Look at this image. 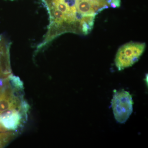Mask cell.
<instances>
[{
  "mask_svg": "<svg viewBox=\"0 0 148 148\" xmlns=\"http://www.w3.org/2000/svg\"><path fill=\"white\" fill-rule=\"evenodd\" d=\"M146 47L145 43L130 42L120 47L115 64L119 71L132 66L139 60Z\"/></svg>",
  "mask_w": 148,
  "mask_h": 148,
  "instance_id": "cell-1",
  "label": "cell"
},
{
  "mask_svg": "<svg viewBox=\"0 0 148 148\" xmlns=\"http://www.w3.org/2000/svg\"><path fill=\"white\" fill-rule=\"evenodd\" d=\"M111 104L114 116L118 122L123 123L127 121L133 112V102L129 92L124 90H114Z\"/></svg>",
  "mask_w": 148,
  "mask_h": 148,
  "instance_id": "cell-2",
  "label": "cell"
},
{
  "mask_svg": "<svg viewBox=\"0 0 148 148\" xmlns=\"http://www.w3.org/2000/svg\"><path fill=\"white\" fill-rule=\"evenodd\" d=\"M21 120V114L16 110L9 116L0 119V123L8 130H15L20 125Z\"/></svg>",
  "mask_w": 148,
  "mask_h": 148,
  "instance_id": "cell-3",
  "label": "cell"
},
{
  "mask_svg": "<svg viewBox=\"0 0 148 148\" xmlns=\"http://www.w3.org/2000/svg\"><path fill=\"white\" fill-rule=\"evenodd\" d=\"M76 8L78 13L83 16H95L90 0H76Z\"/></svg>",
  "mask_w": 148,
  "mask_h": 148,
  "instance_id": "cell-4",
  "label": "cell"
},
{
  "mask_svg": "<svg viewBox=\"0 0 148 148\" xmlns=\"http://www.w3.org/2000/svg\"><path fill=\"white\" fill-rule=\"evenodd\" d=\"M8 78L12 89L24 90V84L18 77L15 76L13 75L12 74H10Z\"/></svg>",
  "mask_w": 148,
  "mask_h": 148,
  "instance_id": "cell-5",
  "label": "cell"
},
{
  "mask_svg": "<svg viewBox=\"0 0 148 148\" xmlns=\"http://www.w3.org/2000/svg\"><path fill=\"white\" fill-rule=\"evenodd\" d=\"M10 109H15L13 106L12 101L5 98L0 99V114L4 111Z\"/></svg>",
  "mask_w": 148,
  "mask_h": 148,
  "instance_id": "cell-6",
  "label": "cell"
},
{
  "mask_svg": "<svg viewBox=\"0 0 148 148\" xmlns=\"http://www.w3.org/2000/svg\"><path fill=\"white\" fill-rule=\"evenodd\" d=\"M92 1L107 9L110 7V4L112 0H92Z\"/></svg>",
  "mask_w": 148,
  "mask_h": 148,
  "instance_id": "cell-7",
  "label": "cell"
},
{
  "mask_svg": "<svg viewBox=\"0 0 148 148\" xmlns=\"http://www.w3.org/2000/svg\"><path fill=\"white\" fill-rule=\"evenodd\" d=\"M121 6V1L120 0H112L110 7L113 8H119Z\"/></svg>",
  "mask_w": 148,
  "mask_h": 148,
  "instance_id": "cell-8",
  "label": "cell"
},
{
  "mask_svg": "<svg viewBox=\"0 0 148 148\" xmlns=\"http://www.w3.org/2000/svg\"><path fill=\"white\" fill-rule=\"evenodd\" d=\"M5 144L4 143L3 140L2 135L1 133H0V148L3 147Z\"/></svg>",
  "mask_w": 148,
  "mask_h": 148,
  "instance_id": "cell-9",
  "label": "cell"
},
{
  "mask_svg": "<svg viewBox=\"0 0 148 148\" xmlns=\"http://www.w3.org/2000/svg\"><path fill=\"white\" fill-rule=\"evenodd\" d=\"M3 98V93L2 89L0 88V99Z\"/></svg>",
  "mask_w": 148,
  "mask_h": 148,
  "instance_id": "cell-10",
  "label": "cell"
}]
</instances>
